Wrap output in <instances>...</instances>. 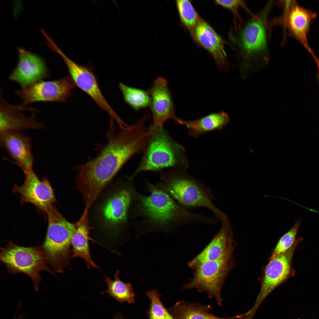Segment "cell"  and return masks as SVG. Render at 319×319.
I'll use <instances>...</instances> for the list:
<instances>
[{
  "instance_id": "6da1fadb",
  "label": "cell",
  "mask_w": 319,
  "mask_h": 319,
  "mask_svg": "<svg viewBox=\"0 0 319 319\" xmlns=\"http://www.w3.org/2000/svg\"><path fill=\"white\" fill-rule=\"evenodd\" d=\"M142 118L116 130L110 123L108 143L95 158L76 167L77 187L86 206L90 207L102 191L131 157L145 149L151 131Z\"/></svg>"
},
{
  "instance_id": "7a4b0ae2",
  "label": "cell",
  "mask_w": 319,
  "mask_h": 319,
  "mask_svg": "<svg viewBox=\"0 0 319 319\" xmlns=\"http://www.w3.org/2000/svg\"><path fill=\"white\" fill-rule=\"evenodd\" d=\"M145 180L146 189L149 194L145 195L137 191L129 213L131 227L138 235L170 232L183 225L210 222V217L189 212L156 184Z\"/></svg>"
},
{
  "instance_id": "3957f363",
  "label": "cell",
  "mask_w": 319,
  "mask_h": 319,
  "mask_svg": "<svg viewBox=\"0 0 319 319\" xmlns=\"http://www.w3.org/2000/svg\"><path fill=\"white\" fill-rule=\"evenodd\" d=\"M274 1H269L259 12L248 15L230 31V43L243 79L252 72L262 70L269 61L274 26L269 17Z\"/></svg>"
},
{
  "instance_id": "277c9868",
  "label": "cell",
  "mask_w": 319,
  "mask_h": 319,
  "mask_svg": "<svg viewBox=\"0 0 319 319\" xmlns=\"http://www.w3.org/2000/svg\"><path fill=\"white\" fill-rule=\"evenodd\" d=\"M160 172V180L157 186L184 209L188 211L204 207L212 211L221 221L228 218L214 204V198L211 190L189 175L185 170L175 168Z\"/></svg>"
},
{
  "instance_id": "5b68a950",
  "label": "cell",
  "mask_w": 319,
  "mask_h": 319,
  "mask_svg": "<svg viewBox=\"0 0 319 319\" xmlns=\"http://www.w3.org/2000/svg\"><path fill=\"white\" fill-rule=\"evenodd\" d=\"M149 142L132 179L145 171H159L167 167L185 170L188 166L184 148L174 140L163 127L150 129Z\"/></svg>"
},
{
  "instance_id": "8992f818",
  "label": "cell",
  "mask_w": 319,
  "mask_h": 319,
  "mask_svg": "<svg viewBox=\"0 0 319 319\" xmlns=\"http://www.w3.org/2000/svg\"><path fill=\"white\" fill-rule=\"evenodd\" d=\"M45 212L48 227L40 248L47 264L55 272L62 273L70 266V246L76 224L66 220L53 205Z\"/></svg>"
},
{
  "instance_id": "52a82bcc",
  "label": "cell",
  "mask_w": 319,
  "mask_h": 319,
  "mask_svg": "<svg viewBox=\"0 0 319 319\" xmlns=\"http://www.w3.org/2000/svg\"><path fill=\"white\" fill-rule=\"evenodd\" d=\"M118 182L116 188L100 210L104 225L111 229L114 238L128 235L131 227L130 209L137 191L134 179L130 176L123 177Z\"/></svg>"
},
{
  "instance_id": "ba28073f",
  "label": "cell",
  "mask_w": 319,
  "mask_h": 319,
  "mask_svg": "<svg viewBox=\"0 0 319 319\" xmlns=\"http://www.w3.org/2000/svg\"><path fill=\"white\" fill-rule=\"evenodd\" d=\"M0 260L8 273H22L29 276L35 291L38 290L41 281V271L54 274L47 266L41 248L38 246H21L9 241L5 247L0 248Z\"/></svg>"
},
{
  "instance_id": "9c48e42d",
  "label": "cell",
  "mask_w": 319,
  "mask_h": 319,
  "mask_svg": "<svg viewBox=\"0 0 319 319\" xmlns=\"http://www.w3.org/2000/svg\"><path fill=\"white\" fill-rule=\"evenodd\" d=\"M234 250L229 252L218 259L204 262L194 268L192 278L183 285V288L195 289L200 292H205L209 298H215L217 305L221 306L222 286L235 265Z\"/></svg>"
},
{
  "instance_id": "30bf717a",
  "label": "cell",
  "mask_w": 319,
  "mask_h": 319,
  "mask_svg": "<svg viewBox=\"0 0 319 319\" xmlns=\"http://www.w3.org/2000/svg\"><path fill=\"white\" fill-rule=\"evenodd\" d=\"M302 240L299 237L286 252L268 260L263 267L262 274L258 278L261 283L260 292L253 306L245 313L247 319H254L259 307L266 297L274 290L292 277L295 271L292 267L293 256L297 244Z\"/></svg>"
},
{
  "instance_id": "8fae6325",
  "label": "cell",
  "mask_w": 319,
  "mask_h": 319,
  "mask_svg": "<svg viewBox=\"0 0 319 319\" xmlns=\"http://www.w3.org/2000/svg\"><path fill=\"white\" fill-rule=\"evenodd\" d=\"M276 3L283 12L279 17L271 19L274 26L283 27L289 36L299 41L311 54L313 53L308 43L307 35L316 14L300 6L294 0L279 1Z\"/></svg>"
},
{
  "instance_id": "7c38bea8",
  "label": "cell",
  "mask_w": 319,
  "mask_h": 319,
  "mask_svg": "<svg viewBox=\"0 0 319 319\" xmlns=\"http://www.w3.org/2000/svg\"><path fill=\"white\" fill-rule=\"evenodd\" d=\"M53 51L63 58L68 70L69 75L75 86L85 92L96 102L100 108L106 111L111 120L117 123L122 120L108 103L103 95L98 84L97 78L90 66H83L75 62L67 57L56 45Z\"/></svg>"
},
{
  "instance_id": "4fadbf2b",
  "label": "cell",
  "mask_w": 319,
  "mask_h": 319,
  "mask_svg": "<svg viewBox=\"0 0 319 319\" xmlns=\"http://www.w3.org/2000/svg\"><path fill=\"white\" fill-rule=\"evenodd\" d=\"M75 86L69 76L51 81L40 80L15 92L26 106L37 102H66Z\"/></svg>"
},
{
  "instance_id": "5bb4252c",
  "label": "cell",
  "mask_w": 319,
  "mask_h": 319,
  "mask_svg": "<svg viewBox=\"0 0 319 319\" xmlns=\"http://www.w3.org/2000/svg\"><path fill=\"white\" fill-rule=\"evenodd\" d=\"M24 173L23 184L21 186L15 185L13 191L20 195L22 203H32L45 212L56 201L48 180L45 178L40 180L33 169Z\"/></svg>"
},
{
  "instance_id": "9a60e30c",
  "label": "cell",
  "mask_w": 319,
  "mask_h": 319,
  "mask_svg": "<svg viewBox=\"0 0 319 319\" xmlns=\"http://www.w3.org/2000/svg\"><path fill=\"white\" fill-rule=\"evenodd\" d=\"M148 91L151 97L150 107L153 118L150 128L163 127L169 119L175 121L178 117L175 114L172 95L166 79L162 77L157 78Z\"/></svg>"
},
{
  "instance_id": "2e32d148",
  "label": "cell",
  "mask_w": 319,
  "mask_h": 319,
  "mask_svg": "<svg viewBox=\"0 0 319 319\" xmlns=\"http://www.w3.org/2000/svg\"><path fill=\"white\" fill-rule=\"evenodd\" d=\"M19 60L9 79L18 83L22 87L41 80L49 76L44 60L38 55L18 48Z\"/></svg>"
},
{
  "instance_id": "e0dca14e",
  "label": "cell",
  "mask_w": 319,
  "mask_h": 319,
  "mask_svg": "<svg viewBox=\"0 0 319 319\" xmlns=\"http://www.w3.org/2000/svg\"><path fill=\"white\" fill-rule=\"evenodd\" d=\"M29 108L22 105H15L8 103L1 93L0 133L9 131L20 132L27 129L44 128L43 123L35 120V113H33L30 116L23 113Z\"/></svg>"
},
{
  "instance_id": "ac0fdd59",
  "label": "cell",
  "mask_w": 319,
  "mask_h": 319,
  "mask_svg": "<svg viewBox=\"0 0 319 319\" xmlns=\"http://www.w3.org/2000/svg\"><path fill=\"white\" fill-rule=\"evenodd\" d=\"M221 222L219 232L204 248L189 261V267L193 269L204 262L218 259L229 252L234 250L233 232L228 218Z\"/></svg>"
},
{
  "instance_id": "d6986e66",
  "label": "cell",
  "mask_w": 319,
  "mask_h": 319,
  "mask_svg": "<svg viewBox=\"0 0 319 319\" xmlns=\"http://www.w3.org/2000/svg\"><path fill=\"white\" fill-rule=\"evenodd\" d=\"M212 56L219 69L227 71L230 64L224 49L225 42L207 22L202 19L195 30L193 39Z\"/></svg>"
},
{
  "instance_id": "ffe728a7",
  "label": "cell",
  "mask_w": 319,
  "mask_h": 319,
  "mask_svg": "<svg viewBox=\"0 0 319 319\" xmlns=\"http://www.w3.org/2000/svg\"><path fill=\"white\" fill-rule=\"evenodd\" d=\"M0 143L23 172L32 170L34 158L30 137L20 132L0 133Z\"/></svg>"
},
{
  "instance_id": "44dd1931",
  "label": "cell",
  "mask_w": 319,
  "mask_h": 319,
  "mask_svg": "<svg viewBox=\"0 0 319 319\" xmlns=\"http://www.w3.org/2000/svg\"><path fill=\"white\" fill-rule=\"evenodd\" d=\"M89 210L85 208L83 214L76 224V228L71 240L72 253L71 258L80 257L85 260L88 268L98 267L92 259L89 244L90 227Z\"/></svg>"
},
{
  "instance_id": "7402d4cb",
  "label": "cell",
  "mask_w": 319,
  "mask_h": 319,
  "mask_svg": "<svg viewBox=\"0 0 319 319\" xmlns=\"http://www.w3.org/2000/svg\"><path fill=\"white\" fill-rule=\"evenodd\" d=\"M230 117L225 111L212 113L198 119L185 120L178 118L176 122L185 126L189 134L197 137L208 132L222 130L229 123Z\"/></svg>"
},
{
  "instance_id": "603a6c76",
  "label": "cell",
  "mask_w": 319,
  "mask_h": 319,
  "mask_svg": "<svg viewBox=\"0 0 319 319\" xmlns=\"http://www.w3.org/2000/svg\"><path fill=\"white\" fill-rule=\"evenodd\" d=\"M211 307L197 302L180 301L167 310L175 319H229L232 317L221 318L211 313Z\"/></svg>"
},
{
  "instance_id": "cb8c5ba5",
  "label": "cell",
  "mask_w": 319,
  "mask_h": 319,
  "mask_svg": "<svg viewBox=\"0 0 319 319\" xmlns=\"http://www.w3.org/2000/svg\"><path fill=\"white\" fill-rule=\"evenodd\" d=\"M119 274V271H116L114 275V280L105 275V281L107 285L108 289L101 294H108L120 303L124 302L133 303L135 301V294L132 285L130 283L123 282L120 279Z\"/></svg>"
},
{
  "instance_id": "d4e9b609",
  "label": "cell",
  "mask_w": 319,
  "mask_h": 319,
  "mask_svg": "<svg viewBox=\"0 0 319 319\" xmlns=\"http://www.w3.org/2000/svg\"><path fill=\"white\" fill-rule=\"evenodd\" d=\"M175 4L182 25L187 29L193 39L196 29L202 18L191 1L176 0Z\"/></svg>"
},
{
  "instance_id": "484cf974",
  "label": "cell",
  "mask_w": 319,
  "mask_h": 319,
  "mask_svg": "<svg viewBox=\"0 0 319 319\" xmlns=\"http://www.w3.org/2000/svg\"><path fill=\"white\" fill-rule=\"evenodd\" d=\"M119 87L125 101L135 110L150 106L151 99L148 91L129 87L122 83L119 84Z\"/></svg>"
},
{
  "instance_id": "4316f807",
  "label": "cell",
  "mask_w": 319,
  "mask_h": 319,
  "mask_svg": "<svg viewBox=\"0 0 319 319\" xmlns=\"http://www.w3.org/2000/svg\"><path fill=\"white\" fill-rule=\"evenodd\" d=\"M301 224V220H297L292 227L279 238L272 250L269 260L286 252L293 246L297 239H296V237Z\"/></svg>"
},
{
  "instance_id": "83f0119b",
  "label": "cell",
  "mask_w": 319,
  "mask_h": 319,
  "mask_svg": "<svg viewBox=\"0 0 319 319\" xmlns=\"http://www.w3.org/2000/svg\"><path fill=\"white\" fill-rule=\"evenodd\" d=\"M145 294L150 300V304L147 311L148 319H166L164 310L165 308L161 302V295L156 289L147 291Z\"/></svg>"
},
{
  "instance_id": "f1b7e54d",
  "label": "cell",
  "mask_w": 319,
  "mask_h": 319,
  "mask_svg": "<svg viewBox=\"0 0 319 319\" xmlns=\"http://www.w3.org/2000/svg\"><path fill=\"white\" fill-rule=\"evenodd\" d=\"M214 2L217 4L229 9L232 12L234 17V25H235L240 24L244 19L239 13L240 8L244 9L248 15H251L253 13L247 6L245 1L217 0H215Z\"/></svg>"
},
{
  "instance_id": "f546056e",
  "label": "cell",
  "mask_w": 319,
  "mask_h": 319,
  "mask_svg": "<svg viewBox=\"0 0 319 319\" xmlns=\"http://www.w3.org/2000/svg\"><path fill=\"white\" fill-rule=\"evenodd\" d=\"M311 55L314 60L317 66L318 70L317 79L319 83V59L315 56L314 53H313Z\"/></svg>"
},
{
  "instance_id": "4dcf8cb0",
  "label": "cell",
  "mask_w": 319,
  "mask_h": 319,
  "mask_svg": "<svg viewBox=\"0 0 319 319\" xmlns=\"http://www.w3.org/2000/svg\"><path fill=\"white\" fill-rule=\"evenodd\" d=\"M164 311L166 319H175L166 308H165Z\"/></svg>"
},
{
  "instance_id": "1f68e13d",
  "label": "cell",
  "mask_w": 319,
  "mask_h": 319,
  "mask_svg": "<svg viewBox=\"0 0 319 319\" xmlns=\"http://www.w3.org/2000/svg\"><path fill=\"white\" fill-rule=\"evenodd\" d=\"M113 319H125L123 315L121 313H116L113 316Z\"/></svg>"
},
{
  "instance_id": "d6a6232c",
  "label": "cell",
  "mask_w": 319,
  "mask_h": 319,
  "mask_svg": "<svg viewBox=\"0 0 319 319\" xmlns=\"http://www.w3.org/2000/svg\"><path fill=\"white\" fill-rule=\"evenodd\" d=\"M23 318L24 317L22 315H20L17 318H16L15 317H14L12 319H23Z\"/></svg>"
}]
</instances>
